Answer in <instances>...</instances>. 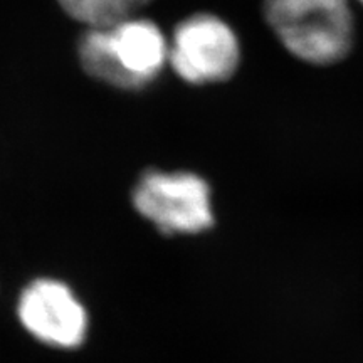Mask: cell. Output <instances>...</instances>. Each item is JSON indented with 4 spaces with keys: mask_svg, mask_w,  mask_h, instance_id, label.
<instances>
[{
    "mask_svg": "<svg viewBox=\"0 0 363 363\" xmlns=\"http://www.w3.org/2000/svg\"><path fill=\"white\" fill-rule=\"evenodd\" d=\"M79 57L93 78L116 88L138 89L152 83L169 62V40L155 22L130 17L86 30Z\"/></svg>",
    "mask_w": 363,
    "mask_h": 363,
    "instance_id": "cell-1",
    "label": "cell"
},
{
    "mask_svg": "<svg viewBox=\"0 0 363 363\" xmlns=\"http://www.w3.org/2000/svg\"><path fill=\"white\" fill-rule=\"evenodd\" d=\"M133 206L167 235L201 234L214 225L211 187L190 172L148 170L133 190Z\"/></svg>",
    "mask_w": 363,
    "mask_h": 363,
    "instance_id": "cell-3",
    "label": "cell"
},
{
    "mask_svg": "<svg viewBox=\"0 0 363 363\" xmlns=\"http://www.w3.org/2000/svg\"><path fill=\"white\" fill-rule=\"evenodd\" d=\"M358 2H360V4H362V6H363V0H358Z\"/></svg>",
    "mask_w": 363,
    "mask_h": 363,
    "instance_id": "cell-7",
    "label": "cell"
},
{
    "mask_svg": "<svg viewBox=\"0 0 363 363\" xmlns=\"http://www.w3.org/2000/svg\"><path fill=\"white\" fill-rule=\"evenodd\" d=\"M17 318L30 337L57 350L79 348L88 337V311L59 279L39 278L27 284L17 299Z\"/></svg>",
    "mask_w": 363,
    "mask_h": 363,
    "instance_id": "cell-5",
    "label": "cell"
},
{
    "mask_svg": "<svg viewBox=\"0 0 363 363\" xmlns=\"http://www.w3.org/2000/svg\"><path fill=\"white\" fill-rule=\"evenodd\" d=\"M150 0H59L61 7L72 19L89 27H110L135 17V12Z\"/></svg>",
    "mask_w": 363,
    "mask_h": 363,
    "instance_id": "cell-6",
    "label": "cell"
},
{
    "mask_svg": "<svg viewBox=\"0 0 363 363\" xmlns=\"http://www.w3.org/2000/svg\"><path fill=\"white\" fill-rule=\"evenodd\" d=\"M169 62L190 84L222 83L233 78L240 65L239 38L216 13H194L175 27Z\"/></svg>",
    "mask_w": 363,
    "mask_h": 363,
    "instance_id": "cell-4",
    "label": "cell"
},
{
    "mask_svg": "<svg viewBox=\"0 0 363 363\" xmlns=\"http://www.w3.org/2000/svg\"><path fill=\"white\" fill-rule=\"evenodd\" d=\"M262 13L281 45L306 65H337L352 51L350 0H264Z\"/></svg>",
    "mask_w": 363,
    "mask_h": 363,
    "instance_id": "cell-2",
    "label": "cell"
}]
</instances>
